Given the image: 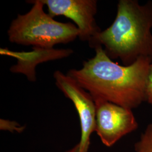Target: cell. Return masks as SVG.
I'll use <instances>...</instances> for the list:
<instances>
[{"mask_svg":"<svg viewBox=\"0 0 152 152\" xmlns=\"http://www.w3.org/2000/svg\"><path fill=\"white\" fill-rule=\"evenodd\" d=\"M152 1L141 5L135 0H120L113 23L88 45L104 47L109 58L128 66L141 58L152 59Z\"/></svg>","mask_w":152,"mask_h":152,"instance_id":"7a4b0ae2","label":"cell"},{"mask_svg":"<svg viewBox=\"0 0 152 152\" xmlns=\"http://www.w3.org/2000/svg\"><path fill=\"white\" fill-rule=\"evenodd\" d=\"M94 102L96 105L95 132L105 146H113L122 137L138 127L132 109L102 99H96Z\"/></svg>","mask_w":152,"mask_h":152,"instance_id":"277c9868","label":"cell"},{"mask_svg":"<svg viewBox=\"0 0 152 152\" xmlns=\"http://www.w3.org/2000/svg\"><path fill=\"white\" fill-rule=\"evenodd\" d=\"M47 6L52 18L64 16L75 23L80 34L78 38L89 42L102 31L96 22L98 2L96 0H41Z\"/></svg>","mask_w":152,"mask_h":152,"instance_id":"8992f818","label":"cell"},{"mask_svg":"<svg viewBox=\"0 0 152 152\" xmlns=\"http://www.w3.org/2000/svg\"><path fill=\"white\" fill-rule=\"evenodd\" d=\"M73 53L71 49H47L32 48L30 52H15L7 48H1L0 54L11 56L18 60L17 64L11 66L12 73H22L27 76L28 80L34 82L36 80L35 69L37 64L50 60L66 58Z\"/></svg>","mask_w":152,"mask_h":152,"instance_id":"52a82bcc","label":"cell"},{"mask_svg":"<svg viewBox=\"0 0 152 152\" xmlns=\"http://www.w3.org/2000/svg\"><path fill=\"white\" fill-rule=\"evenodd\" d=\"M147 101L152 105V64L151 65L147 82Z\"/></svg>","mask_w":152,"mask_h":152,"instance_id":"30bf717a","label":"cell"},{"mask_svg":"<svg viewBox=\"0 0 152 152\" xmlns=\"http://www.w3.org/2000/svg\"><path fill=\"white\" fill-rule=\"evenodd\" d=\"M94 58L83 62L80 69L66 75L92 96L132 109L147 101L148 78L152 59L141 58L131 65H121L105 54L102 46L95 49Z\"/></svg>","mask_w":152,"mask_h":152,"instance_id":"6da1fadb","label":"cell"},{"mask_svg":"<svg viewBox=\"0 0 152 152\" xmlns=\"http://www.w3.org/2000/svg\"><path fill=\"white\" fill-rule=\"evenodd\" d=\"M33 4L25 14H18L7 31L10 42L33 48L53 49L55 45L66 44L78 37L80 31L71 23H61L44 10L41 0L27 1Z\"/></svg>","mask_w":152,"mask_h":152,"instance_id":"3957f363","label":"cell"},{"mask_svg":"<svg viewBox=\"0 0 152 152\" xmlns=\"http://www.w3.org/2000/svg\"><path fill=\"white\" fill-rule=\"evenodd\" d=\"M53 77L55 85L65 97L73 102L80 121L81 136L79 152H87L90 136L96 128V105L92 96L78 83L75 79L59 70Z\"/></svg>","mask_w":152,"mask_h":152,"instance_id":"5b68a950","label":"cell"},{"mask_svg":"<svg viewBox=\"0 0 152 152\" xmlns=\"http://www.w3.org/2000/svg\"><path fill=\"white\" fill-rule=\"evenodd\" d=\"M0 129L1 130H7L10 132L16 131L20 133L25 130L26 126H21L16 121L1 119Z\"/></svg>","mask_w":152,"mask_h":152,"instance_id":"9c48e42d","label":"cell"},{"mask_svg":"<svg viewBox=\"0 0 152 152\" xmlns=\"http://www.w3.org/2000/svg\"><path fill=\"white\" fill-rule=\"evenodd\" d=\"M136 152H152V124L148 125L140 139L135 144Z\"/></svg>","mask_w":152,"mask_h":152,"instance_id":"ba28073f","label":"cell"},{"mask_svg":"<svg viewBox=\"0 0 152 152\" xmlns=\"http://www.w3.org/2000/svg\"><path fill=\"white\" fill-rule=\"evenodd\" d=\"M65 152H79V144H77L76 145L72 147L70 149L66 151Z\"/></svg>","mask_w":152,"mask_h":152,"instance_id":"8fae6325","label":"cell"}]
</instances>
